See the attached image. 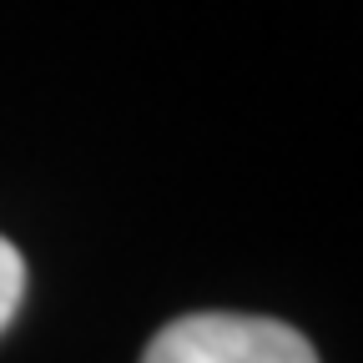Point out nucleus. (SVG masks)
<instances>
[{
	"mask_svg": "<svg viewBox=\"0 0 363 363\" xmlns=\"http://www.w3.org/2000/svg\"><path fill=\"white\" fill-rule=\"evenodd\" d=\"M21 298H26V257L11 238H0V333L21 313Z\"/></svg>",
	"mask_w": 363,
	"mask_h": 363,
	"instance_id": "f03ea898",
	"label": "nucleus"
},
{
	"mask_svg": "<svg viewBox=\"0 0 363 363\" xmlns=\"http://www.w3.org/2000/svg\"><path fill=\"white\" fill-rule=\"evenodd\" d=\"M142 363H318V353L283 318L187 313L147 343Z\"/></svg>",
	"mask_w": 363,
	"mask_h": 363,
	"instance_id": "f257e3e1",
	"label": "nucleus"
}]
</instances>
